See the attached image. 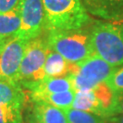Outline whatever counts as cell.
<instances>
[{"label": "cell", "mask_w": 123, "mask_h": 123, "mask_svg": "<svg viewBox=\"0 0 123 123\" xmlns=\"http://www.w3.org/2000/svg\"><path fill=\"white\" fill-rule=\"evenodd\" d=\"M46 29L77 30L90 21L81 0H43Z\"/></svg>", "instance_id": "7a4b0ae2"}, {"label": "cell", "mask_w": 123, "mask_h": 123, "mask_svg": "<svg viewBox=\"0 0 123 123\" xmlns=\"http://www.w3.org/2000/svg\"><path fill=\"white\" fill-rule=\"evenodd\" d=\"M75 94L76 92L73 89H71V90L63 91V92L30 96L29 98H30L31 101H43L48 104L55 106L58 109L66 110L72 108Z\"/></svg>", "instance_id": "5bb4252c"}, {"label": "cell", "mask_w": 123, "mask_h": 123, "mask_svg": "<svg viewBox=\"0 0 123 123\" xmlns=\"http://www.w3.org/2000/svg\"><path fill=\"white\" fill-rule=\"evenodd\" d=\"M108 123H123V115H115L106 119Z\"/></svg>", "instance_id": "ffe728a7"}, {"label": "cell", "mask_w": 123, "mask_h": 123, "mask_svg": "<svg viewBox=\"0 0 123 123\" xmlns=\"http://www.w3.org/2000/svg\"><path fill=\"white\" fill-rule=\"evenodd\" d=\"M117 68L110 65L101 57L93 54L84 61L78 63L76 72L68 75L75 92L92 89L98 84L106 82Z\"/></svg>", "instance_id": "277c9868"}, {"label": "cell", "mask_w": 123, "mask_h": 123, "mask_svg": "<svg viewBox=\"0 0 123 123\" xmlns=\"http://www.w3.org/2000/svg\"><path fill=\"white\" fill-rule=\"evenodd\" d=\"M68 123H108L105 118L70 108L65 110Z\"/></svg>", "instance_id": "9a60e30c"}, {"label": "cell", "mask_w": 123, "mask_h": 123, "mask_svg": "<svg viewBox=\"0 0 123 123\" xmlns=\"http://www.w3.org/2000/svg\"><path fill=\"white\" fill-rule=\"evenodd\" d=\"M21 26L19 7L6 13L0 14V39L8 42L16 37Z\"/></svg>", "instance_id": "7c38bea8"}, {"label": "cell", "mask_w": 123, "mask_h": 123, "mask_svg": "<svg viewBox=\"0 0 123 123\" xmlns=\"http://www.w3.org/2000/svg\"><path fill=\"white\" fill-rule=\"evenodd\" d=\"M43 72L45 78H66L70 73V63L49 48Z\"/></svg>", "instance_id": "8fae6325"}, {"label": "cell", "mask_w": 123, "mask_h": 123, "mask_svg": "<svg viewBox=\"0 0 123 123\" xmlns=\"http://www.w3.org/2000/svg\"><path fill=\"white\" fill-rule=\"evenodd\" d=\"M115 115H123V93L115 94L114 101L110 110V117Z\"/></svg>", "instance_id": "ac0fdd59"}, {"label": "cell", "mask_w": 123, "mask_h": 123, "mask_svg": "<svg viewBox=\"0 0 123 123\" xmlns=\"http://www.w3.org/2000/svg\"><path fill=\"white\" fill-rule=\"evenodd\" d=\"M23 107L18 104L0 105V123H24Z\"/></svg>", "instance_id": "2e32d148"}, {"label": "cell", "mask_w": 123, "mask_h": 123, "mask_svg": "<svg viewBox=\"0 0 123 123\" xmlns=\"http://www.w3.org/2000/svg\"><path fill=\"white\" fill-rule=\"evenodd\" d=\"M32 103V123H68L65 110L43 101Z\"/></svg>", "instance_id": "9c48e42d"}, {"label": "cell", "mask_w": 123, "mask_h": 123, "mask_svg": "<svg viewBox=\"0 0 123 123\" xmlns=\"http://www.w3.org/2000/svg\"><path fill=\"white\" fill-rule=\"evenodd\" d=\"M28 41L16 37L6 44L0 54V79L19 84L18 72Z\"/></svg>", "instance_id": "52a82bcc"}, {"label": "cell", "mask_w": 123, "mask_h": 123, "mask_svg": "<svg viewBox=\"0 0 123 123\" xmlns=\"http://www.w3.org/2000/svg\"><path fill=\"white\" fill-rule=\"evenodd\" d=\"M72 108L75 110L90 112L105 119L108 118V111L93 88L76 92Z\"/></svg>", "instance_id": "30bf717a"}, {"label": "cell", "mask_w": 123, "mask_h": 123, "mask_svg": "<svg viewBox=\"0 0 123 123\" xmlns=\"http://www.w3.org/2000/svg\"><path fill=\"white\" fill-rule=\"evenodd\" d=\"M49 51L48 41L37 37L28 41L18 72V83L45 79L43 68Z\"/></svg>", "instance_id": "5b68a950"}, {"label": "cell", "mask_w": 123, "mask_h": 123, "mask_svg": "<svg viewBox=\"0 0 123 123\" xmlns=\"http://www.w3.org/2000/svg\"><path fill=\"white\" fill-rule=\"evenodd\" d=\"M106 83L109 85L114 94L123 93V65L119 68H116Z\"/></svg>", "instance_id": "e0dca14e"}, {"label": "cell", "mask_w": 123, "mask_h": 123, "mask_svg": "<svg viewBox=\"0 0 123 123\" xmlns=\"http://www.w3.org/2000/svg\"><path fill=\"white\" fill-rule=\"evenodd\" d=\"M94 54L118 68L123 65V18L97 21L90 29Z\"/></svg>", "instance_id": "6da1fadb"}, {"label": "cell", "mask_w": 123, "mask_h": 123, "mask_svg": "<svg viewBox=\"0 0 123 123\" xmlns=\"http://www.w3.org/2000/svg\"><path fill=\"white\" fill-rule=\"evenodd\" d=\"M49 47L69 63H80L94 54L90 33L77 30H49Z\"/></svg>", "instance_id": "3957f363"}, {"label": "cell", "mask_w": 123, "mask_h": 123, "mask_svg": "<svg viewBox=\"0 0 123 123\" xmlns=\"http://www.w3.org/2000/svg\"><path fill=\"white\" fill-rule=\"evenodd\" d=\"M21 26L17 37L30 41L38 37L46 29L43 0H20Z\"/></svg>", "instance_id": "8992f818"}, {"label": "cell", "mask_w": 123, "mask_h": 123, "mask_svg": "<svg viewBox=\"0 0 123 123\" xmlns=\"http://www.w3.org/2000/svg\"><path fill=\"white\" fill-rule=\"evenodd\" d=\"M20 0H0V14L17 9Z\"/></svg>", "instance_id": "d6986e66"}, {"label": "cell", "mask_w": 123, "mask_h": 123, "mask_svg": "<svg viewBox=\"0 0 123 123\" xmlns=\"http://www.w3.org/2000/svg\"><path fill=\"white\" fill-rule=\"evenodd\" d=\"M7 42H5V41H3V40L0 39V54H1V52H2V50H3V49H4V47L6 46V44Z\"/></svg>", "instance_id": "44dd1931"}, {"label": "cell", "mask_w": 123, "mask_h": 123, "mask_svg": "<svg viewBox=\"0 0 123 123\" xmlns=\"http://www.w3.org/2000/svg\"><path fill=\"white\" fill-rule=\"evenodd\" d=\"M26 93L20 84L6 82L0 79V105L18 104L24 106Z\"/></svg>", "instance_id": "4fadbf2b"}, {"label": "cell", "mask_w": 123, "mask_h": 123, "mask_svg": "<svg viewBox=\"0 0 123 123\" xmlns=\"http://www.w3.org/2000/svg\"><path fill=\"white\" fill-rule=\"evenodd\" d=\"M87 12L106 20L122 19L123 0H83Z\"/></svg>", "instance_id": "ba28073f"}]
</instances>
